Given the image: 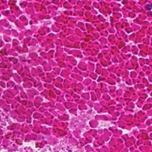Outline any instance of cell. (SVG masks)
<instances>
[{"label": "cell", "instance_id": "cell-1", "mask_svg": "<svg viewBox=\"0 0 152 152\" xmlns=\"http://www.w3.org/2000/svg\"><path fill=\"white\" fill-rule=\"evenodd\" d=\"M146 8L147 10H150L152 9V5H150V4H149L146 5Z\"/></svg>", "mask_w": 152, "mask_h": 152}]
</instances>
